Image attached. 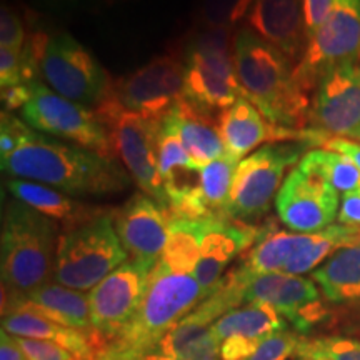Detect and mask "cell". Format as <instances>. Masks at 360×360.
Listing matches in <instances>:
<instances>
[{
    "instance_id": "obj_2",
    "label": "cell",
    "mask_w": 360,
    "mask_h": 360,
    "mask_svg": "<svg viewBox=\"0 0 360 360\" xmlns=\"http://www.w3.org/2000/svg\"><path fill=\"white\" fill-rule=\"evenodd\" d=\"M233 65L242 96L282 127L309 124L312 97L295 80V65L278 49L244 27L233 35Z\"/></svg>"
},
{
    "instance_id": "obj_24",
    "label": "cell",
    "mask_w": 360,
    "mask_h": 360,
    "mask_svg": "<svg viewBox=\"0 0 360 360\" xmlns=\"http://www.w3.org/2000/svg\"><path fill=\"white\" fill-rule=\"evenodd\" d=\"M7 188L12 199L29 205L30 209L37 210L56 224H62V231L105 212L102 207L87 205L57 188L32 180L11 179L7 182Z\"/></svg>"
},
{
    "instance_id": "obj_10",
    "label": "cell",
    "mask_w": 360,
    "mask_h": 360,
    "mask_svg": "<svg viewBox=\"0 0 360 360\" xmlns=\"http://www.w3.org/2000/svg\"><path fill=\"white\" fill-rule=\"evenodd\" d=\"M19 112L22 120L40 134L97 152L105 159L119 160L96 109L58 96L42 80L30 82V97Z\"/></svg>"
},
{
    "instance_id": "obj_6",
    "label": "cell",
    "mask_w": 360,
    "mask_h": 360,
    "mask_svg": "<svg viewBox=\"0 0 360 360\" xmlns=\"http://www.w3.org/2000/svg\"><path fill=\"white\" fill-rule=\"evenodd\" d=\"M127 260L112 210H105L60 232L52 281L80 292L92 290Z\"/></svg>"
},
{
    "instance_id": "obj_12",
    "label": "cell",
    "mask_w": 360,
    "mask_h": 360,
    "mask_svg": "<svg viewBox=\"0 0 360 360\" xmlns=\"http://www.w3.org/2000/svg\"><path fill=\"white\" fill-rule=\"evenodd\" d=\"M360 62V0H337L332 12L309 37L295 80L312 94L327 72Z\"/></svg>"
},
{
    "instance_id": "obj_9",
    "label": "cell",
    "mask_w": 360,
    "mask_h": 360,
    "mask_svg": "<svg viewBox=\"0 0 360 360\" xmlns=\"http://www.w3.org/2000/svg\"><path fill=\"white\" fill-rule=\"evenodd\" d=\"M109 132L117 159L143 193L169 209V197L159 169L157 132L160 120H148L125 110L110 96L96 109Z\"/></svg>"
},
{
    "instance_id": "obj_11",
    "label": "cell",
    "mask_w": 360,
    "mask_h": 360,
    "mask_svg": "<svg viewBox=\"0 0 360 360\" xmlns=\"http://www.w3.org/2000/svg\"><path fill=\"white\" fill-rule=\"evenodd\" d=\"M40 79L58 96L90 109H97L109 97L114 84L94 53L67 32L49 39Z\"/></svg>"
},
{
    "instance_id": "obj_8",
    "label": "cell",
    "mask_w": 360,
    "mask_h": 360,
    "mask_svg": "<svg viewBox=\"0 0 360 360\" xmlns=\"http://www.w3.org/2000/svg\"><path fill=\"white\" fill-rule=\"evenodd\" d=\"M305 142L267 143L237 164L227 205V217L255 225L269 212L285 174L307 154Z\"/></svg>"
},
{
    "instance_id": "obj_45",
    "label": "cell",
    "mask_w": 360,
    "mask_h": 360,
    "mask_svg": "<svg viewBox=\"0 0 360 360\" xmlns=\"http://www.w3.org/2000/svg\"><path fill=\"white\" fill-rule=\"evenodd\" d=\"M299 360H326V359H299Z\"/></svg>"
},
{
    "instance_id": "obj_17",
    "label": "cell",
    "mask_w": 360,
    "mask_h": 360,
    "mask_svg": "<svg viewBox=\"0 0 360 360\" xmlns=\"http://www.w3.org/2000/svg\"><path fill=\"white\" fill-rule=\"evenodd\" d=\"M309 129L360 142V62L327 72L314 90Z\"/></svg>"
},
{
    "instance_id": "obj_13",
    "label": "cell",
    "mask_w": 360,
    "mask_h": 360,
    "mask_svg": "<svg viewBox=\"0 0 360 360\" xmlns=\"http://www.w3.org/2000/svg\"><path fill=\"white\" fill-rule=\"evenodd\" d=\"M184 85L186 65L182 57L169 52L114 80L110 96L125 110L148 120H162L184 98Z\"/></svg>"
},
{
    "instance_id": "obj_33",
    "label": "cell",
    "mask_w": 360,
    "mask_h": 360,
    "mask_svg": "<svg viewBox=\"0 0 360 360\" xmlns=\"http://www.w3.org/2000/svg\"><path fill=\"white\" fill-rule=\"evenodd\" d=\"M29 37L27 22L11 4H2L0 11V49L22 51Z\"/></svg>"
},
{
    "instance_id": "obj_20",
    "label": "cell",
    "mask_w": 360,
    "mask_h": 360,
    "mask_svg": "<svg viewBox=\"0 0 360 360\" xmlns=\"http://www.w3.org/2000/svg\"><path fill=\"white\" fill-rule=\"evenodd\" d=\"M262 227L237 222L229 217H214L207 225L202 238L200 259L193 277L207 294L222 281L225 269L237 255L245 254L257 242Z\"/></svg>"
},
{
    "instance_id": "obj_3",
    "label": "cell",
    "mask_w": 360,
    "mask_h": 360,
    "mask_svg": "<svg viewBox=\"0 0 360 360\" xmlns=\"http://www.w3.org/2000/svg\"><path fill=\"white\" fill-rule=\"evenodd\" d=\"M207 295L193 274L174 272L159 262L148 277L137 315L94 360H141Z\"/></svg>"
},
{
    "instance_id": "obj_30",
    "label": "cell",
    "mask_w": 360,
    "mask_h": 360,
    "mask_svg": "<svg viewBox=\"0 0 360 360\" xmlns=\"http://www.w3.org/2000/svg\"><path fill=\"white\" fill-rule=\"evenodd\" d=\"M297 359L360 360V340L339 335L302 337L297 347Z\"/></svg>"
},
{
    "instance_id": "obj_46",
    "label": "cell",
    "mask_w": 360,
    "mask_h": 360,
    "mask_svg": "<svg viewBox=\"0 0 360 360\" xmlns=\"http://www.w3.org/2000/svg\"><path fill=\"white\" fill-rule=\"evenodd\" d=\"M357 244L360 245V229H359V236H357Z\"/></svg>"
},
{
    "instance_id": "obj_25",
    "label": "cell",
    "mask_w": 360,
    "mask_h": 360,
    "mask_svg": "<svg viewBox=\"0 0 360 360\" xmlns=\"http://www.w3.org/2000/svg\"><path fill=\"white\" fill-rule=\"evenodd\" d=\"M170 115L174 117L184 147L200 169L227 155L219 119H215L214 114L197 109L195 105L182 98L170 110Z\"/></svg>"
},
{
    "instance_id": "obj_23",
    "label": "cell",
    "mask_w": 360,
    "mask_h": 360,
    "mask_svg": "<svg viewBox=\"0 0 360 360\" xmlns=\"http://www.w3.org/2000/svg\"><path fill=\"white\" fill-rule=\"evenodd\" d=\"M2 330L13 337L47 340L62 345L80 360H94L102 350L101 342L94 332H84L51 321L27 309L8 310L2 314Z\"/></svg>"
},
{
    "instance_id": "obj_37",
    "label": "cell",
    "mask_w": 360,
    "mask_h": 360,
    "mask_svg": "<svg viewBox=\"0 0 360 360\" xmlns=\"http://www.w3.org/2000/svg\"><path fill=\"white\" fill-rule=\"evenodd\" d=\"M335 2L337 0H302L305 29H307L309 37L323 24Z\"/></svg>"
},
{
    "instance_id": "obj_36",
    "label": "cell",
    "mask_w": 360,
    "mask_h": 360,
    "mask_svg": "<svg viewBox=\"0 0 360 360\" xmlns=\"http://www.w3.org/2000/svg\"><path fill=\"white\" fill-rule=\"evenodd\" d=\"M22 84H25L24 69H22V51L0 49V87L6 90Z\"/></svg>"
},
{
    "instance_id": "obj_26",
    "label": "cell",
    "mask_w": 360,
    "mask_h": 360,
    "mask_svg": "<svg viewBox=\"0 0 360 360\" xmlns=\"http://www.w3.org/2000/svg\"><path fill=\"white\" fill-rule=\"evenodd\" d=\"M310 278L330 304H360V245L342 247Z\"/></svg>"
},
{
    "instance_id": "obj_27",
    "label": "cell",
    "mask_w": 360,
    "mask_h": 360,
    "mask_svg": "<svg viewBox=\"0 0 360 360\" xmlns=\"http://www.w3.org/2000/svg\"><path fill=\"white\" fill-rule=\"evenodd\" d=\"M285 327L287 321L274 307L267 304H247L222 315L212 326V330L220 342L229 337L262 342L274 332L285 330Z\"/></svg>"
},
{
    "instance_id": "obj_14",
    "label": "cell",
    "mask_w": 360,
    "mask_h": 360,
    "mask_svg": "<svg viewBox=\"0 0 360 360\" xmlns=\"http://www.w3.org/2000/svg\"><path fill=\"white\" fill-rule=\"evenodd\" d=\"M152 270L150 265L129 259L89 292L90 322L102 349L137 315Z\"/></svg>"
},
{
    "instance_id": "obj_22",
    "label": "cell",
    "mask_w": 360,
    "mask_h": 360,
    "mask_svg": "<svg viewBox=\"0 0 360 360\" xmlns=\"http://www.w3.org/2000/svg\"><path fill=\"white\" fill-rule=\"evenodd\" d=\"M15 309L32 310L65 327L94 332L89 295L62 283L49 281L24 295L2 292V314Z\"/></svg>"
},
{
    "instance_id": "obj_15",
    "label": "cell",
    "mask_w": 360,
    "mask_h": 360,
    "mask_svg": "<svg viewBox=\"0 0 360 360\" xmlns=\"http://www.w3.org/2000/svg\"><path fill=\"white\" fill-rule=\"evenodd\" d=\"M245 270L244 302L267 304L295 328L309 334L327 319L323 295L312 278L290 274H254Z\"/></svg>"
},
{
    "instance_id": "obj_41",
    "label": "cell",
    "mask_w": 360,
    "mask_h": 360,
    "mask_svg": "<svg viewBox=\"0 0 360 360\" xmlns=\"http://www.w3.org/2000/svg\"><path fill=\"white\" fill-rule=\"evenodd\" d=\"M0 360H27L24 350L20 349L17 337L2 330L0 334Z\"/></svg>"
},
{
    "instance_id": "obj_7",
    "label": "cell",
    "mask_w": 360,
    "mask_h": 360,
    "mask_svg": "<svg viewBox=\"0 0 360 360\" xmlns=\"http://www.w3.org/2000/svg\"><path fill=\"white\" fill-rule=\"evenodd\" d=\"M359 229L330 225L321 232L300 233L281 231L267 224L254 245L245 252L244 264L254 274H290L304 276L321 267L342 247L357 244Z\"/></svg>"
},
{
    "instance_id": "obj_39",
    "label": "cell",
    "mask_w": 360,
    "mask_h": 360,
    "mask_svg": "<svg viewBox=\"0 0 360 360\" xmlns=\"http://www.w3.org/2000/svg\"><path fill=\"white\" fill-rule=\"evenodd\" d=\"M30 97V84H22L17 87L2 90V103L7 112L20 110Z\"/></svg>"
},
{
    "instance_id": "obj_5",
    "label": "cell",
    "mask_w": 360,
    "mask_h": 360,
    "mask_svg": "<svg viewBox=\"0 0 360 360\" xmlns=\"http://www.w3.org/2000/svg\"><path fill=\"white\" fill-rule=\"evenodd\" d=\"M232 30L195 24L180 52L186 65L184 98L214 115L244 97L233 65Z\"/></svg>"
},
{
    "instance_id": "obj_16",
    "label": "cell",
    "mask_w": 360,
    "mask_h": 360,
    "mask_svg": "<svg viewBox=\"0 0 360 360\" xmlns=\"http://www.w3.org/2000/svg\"><path fill=\"white\" fill-rule=\"evenodd\" d=\"M340 193L322 175L297 165L276 197V212L292 232L314 233L334 225L339 215Z\"/></svg>"
},
{
    "instance_id": "obj_1",
    "label": "cell",
    "mask_w": 360,
    "mask_h": 360,
    "mask_svg": "<svg viewBox=\"0 0 360 360\" xmlns=\"http://www.w3.org/2000/svg\"><path fill=\"white\" fill-rule=\"evenodd\" d=\"M0 165L2 172L12 179L45 184L70 197H101L122 192L132 180L119 160L53 141L32 127L11 155L0 159Z\"/></svg>"
},
{
    "instance_id": "obj_32",
    "label": "cell",
    "mask_w": 360,
    "mask_h": 360,
    "mask_svg": "<svg viewBox=\"0 0 360 360\" xmlns=\"http://www.w3.org/2000/svg\"><path fill=\"white\" fill-rule=\"evenodd\" d=\"M302 335L290 330H278L260 342L249 360H287L295 357Z\"/></svg>"
},
{
    "instance_id": "obj_38",
    "label": "cell",
    "mask_w": 360,
    "mask_h": 360,
    "mask_svg": "<svg viewBox=\"0 0 360 360\" xmlns=\"http://www.w3.org/2000/svg\"><path fill=\"white\" fill-rule=\"evenodd\" d=\"M337 222L345 227L360 229V191L342 195Z\"/></svg>"
},
{
    "instance_id": "obj_40",
    "label": "cell",
    "mask_w": 360,
    "mask_h": 360,
    "mask_svg": "<svg viewBox=\"0 0 360 360\" xmlns=\"http://www.w3.org/2000/svg\"><path fill=\"white\" fill-rule=\"evenodd\" d=\"M322 147L330 148V150L340 152V154L347 155L360 170V142L349 141V139H342V137H328L327 141L322 143Z\"/></svg>"
},
{
    "instance_id": "obj_43",
    "label": "cell",
    "mask_w": 360,
    "mask_h": 360,
    "mask_svg": "<svg viewBox=\"0 0 360 360\" xmlns=\"http://www.w3.org/2000/svg\"><path fill=\"white\" fill-rule=\"evenodd\" d=\"M141 360H182V359H174V357H167V355L150 352V354H147L146 357H142Z\"/></svg>"
},
{
    "instance_id": "obj_28",
    "label": "cell",
    "mask_w": 360,
    "mask_h": 360,
    "mask_svg": "<svg viewBox=\"0 0 360 360\" xmlns=\"http://www.w3.org/2000/svg\"><path fill=\"white\" fill-rule=\"evenodd\" d=\"M210 219H186L170 215L169 238L159 262L174 272L193 274L200 259L202 238Z\"/></svg>"
},
{
    "instance_id": "obj_34",
    "label": "cell",
    "mask_w": 360,
    "mask_h": 360,
    "mask_svg": "<svg viewBox=\"0 0 360 360\" xmlns=\"http://www.w3.org/2000/svg\"><path fill=\"white\" fill-rule=\"evenodd\" d=\"M30 127L12 112L2 110L0 117V159L11 155L24 142Z\"/></svg>"
},
{
    "instance_id": "obj_44",
    "label": "cell",
    "mask_w": 360,
    "mask_h": 360,
    "mask_svg": "<svg viewBox=\"0 0 360 360\" xmlns=\"http://www.w3.org/2000/svg\"><path fill=\"white\" fill-rule=\"evenodd\" d=\"M127 2H135V0H102V6L112 7V6H119V4H127Z\"/></svg>"
},
{
    "instance_id": "obj_18",
    "label": "cell",
    "mask_w": 360,
    "mask_h": 360,
    "mask_svg": "<svg viewBox=\"0 0 360 360\" xmlns=\"http://www.w3.org/2000/svg\"><path fill=\"white\" fill-rule=\"evenodd\" d=\"M219 125L225 152L237 162L267 142H305L322 146L328 139V135L312 129L297 130L274 124L245 97L238 98L229 109L220 112Z\"/></svg>"
},
{
    "instance_id": "obj_35",
    "label": "cell",
    "mask_w": 360,
    "mask_h": 360,
    "mask_svg": "<svg viewBox=\"0 0 360 360\" xmlns=\"http://www.w3.org/2000/svg\"><path fill=\"white\" fill-rule=\"evenodd\" d=\"M17 342L24 350L27 360H80L70 350L53 344V342L24 339V337H17Z\"/></svg>"
},
{
    "instance_id": "obj_21",
    "label": "cell",
    "mask_w": 360,
    "mask_h": 360,
    "mask_svg": "<svg viewBox=\"0 0 360 360\" xmlns=\"http://www.w3.org/2000/svg\"><path fill=\"white\" fill-rule=\"evenodd\" d=\"M247 22L255 34L278 49L292 64L302 60L309 44L302 0H254Z\"/></svg>"
},
{
    "instance_id": "obj_29",
    "label": "cell",
    "mask_w": 360,
    "mask_h": 360,
    "mask_svg": "<svg viewBox=\"0 0 360 360\" xmlns=\"http://www.w3.org/2000/svg\"><path fill=\"white\" fill-rule=\"evenodd\" d=\"M302 167L314 170L335 188L340 195L360 191V170L347 155L330 148H315L307 152L299 162Z\"/></svg>"
},
{
    "instance_id": "obj_19",
    "label": "cell",
    "mask_w": 360,
    "mask_h": 360,
    "mask_svg": "<svg viewBox=\"0 0 360 360\" xmlns=\"http://www.w3.org/2000/svg\"><path fill=\"white\" fill-rule=\"evenodd\" d=\"M112 219L129 259L155 267L167 245L169 209L147 193H134L124 205L112 210Z\"/></svg>"
},
{
    "instance_id": "obj_31",
    "label": "cell",
    "mask_w": 360,
    "mask_h": 360,
    "mask_svg": "<svg viewBox=\"0 0 360 360\" xmlns=\"http://www.w3.org/2000/svg\"><path fill=\"white\" fill-rule=\"evenodd\" d=\"M254 0H197V24L233 29L249 15Z\"/></svg>"
},
{
    "instance_id": "obj_42",
    "label": "cell",
    "mask_w": 360,
    "mask_h": 360,
    "mask_svg": "<svg viewBox=\"0 0 360 360\" xmlns=\"http://www.w3.org/2000/svg\"><path fill=\"white\" fill-rule=\"evenodd\" d=\"M40 2L53 11H74V8H94L102 6V0H40Z\"/></svg>"
},
{
    "instance_id": "obj_4",
    "label": "cell",
    "mask_w": 360,
    "mask_h": 360,
    "mask_svg": "<svg viewBox=\"0 0 360 360\" xmlns=\"http://www.w3.org/2000/svg\"><path fill=\"white\" fill-rule=\"evenodd\" d=\"M58 236L53 220L15 199L7 202L0 237L2 292L24 295L51 281Z\"/></svg>"
}]
</instances>
